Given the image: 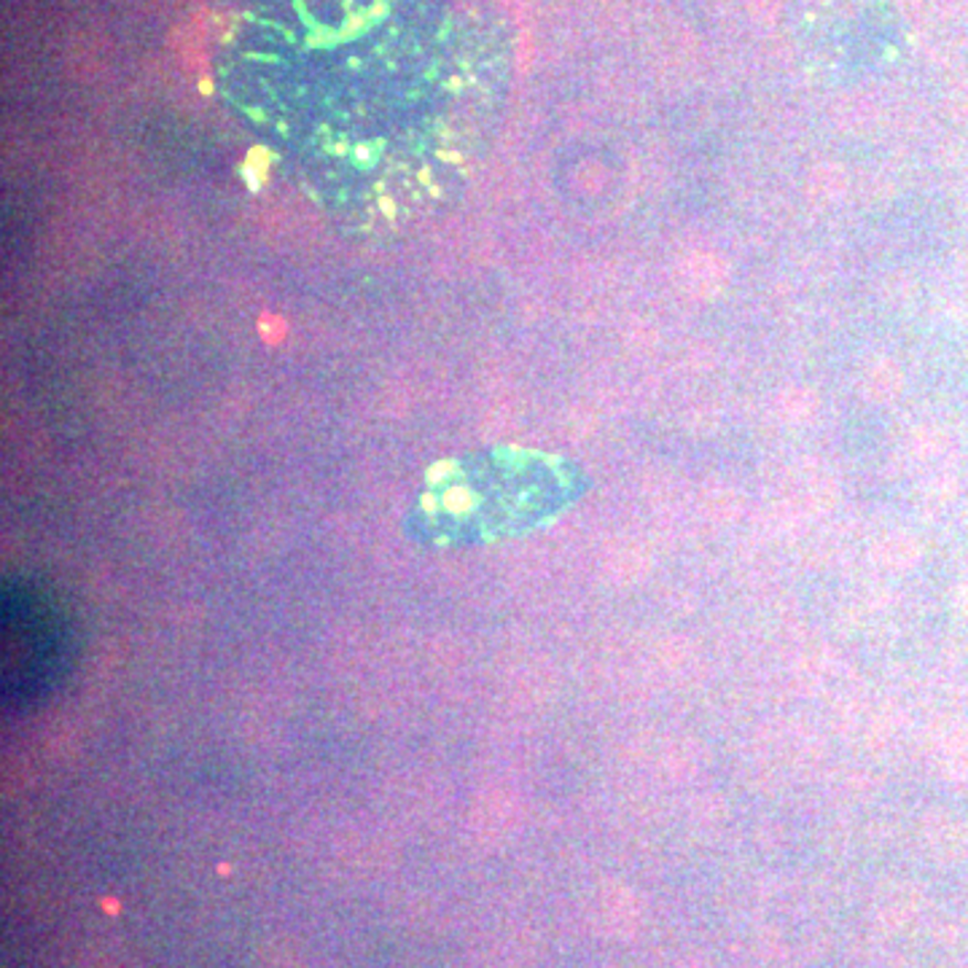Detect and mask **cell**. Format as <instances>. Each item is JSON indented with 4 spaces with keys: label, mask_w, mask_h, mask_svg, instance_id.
I'll return each mask as SVG.
<instances>
[{
    "label": "cell",
    "mask_w": 968,
    "mask_h": 968,
    "mask_svg": "<svg viewBox=\"0 0 968 968\" xmlns=\"http://www.w3.org/2000/svg\"><path fill=\"white\" fill-rule=\"evenodd\" d=\"M71 662V627L35 589L9 587L3 598V694L11 711L39 705Z\"/></svg>",
    "instance_id": "6da1fadb"
}]
</instances>
